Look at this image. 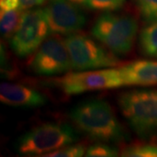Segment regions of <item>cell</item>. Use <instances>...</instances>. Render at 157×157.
<instances>
[{
  "mask_svg": "<svg viewBox=\"0 0 157 157\" xmlns=\"http://www.w3.org/2000/svg\"><path fill=\"white\" fill-rule=\"evenodd\" d=\"M85 155L87 157H113L118 155V150L106 142H98L90 146Z\"/></svg>",
  "mask_w": 157,
  "mask_h": 157,
  "instance_id": "obj_17",
  "label": "cell"
},
{
  "mask_svg": "<svg viewBox=\"0 0 157 157\" xmlns=\"http://www.w3.org/2000/svg\"><path fill=\"white\" fill-rule=\"evenodd\" d=\"M137 31L138 23L134 17L105 13L96 20L92 35L113 53L124 55L132 50Z\"/></svg>",
  "mask_w": 157,
  "mask_h": 157,
  "instance_id": "obj_4",
  "label": "cell"
},
{
  "mask_svg": "<svg viewBox=\"0 0 157 157\" xmlns=\"http://www.w3.org/2000/svg\"><path fill=\"white\" fill-rule=\"evenodd\" d=\"M69 1L73 2V4H75L77 6H86L87 0H69Z\"/></svg>",
  "mask_w": 157,
  "mask_h": 157,
  "instance_id": "obj_21",
  "label": "cell"
},
{
  "mask_svg": "<svg viewBox=\"0 0 157 157\" xmlns=\"http://www.w3.org/2000/svg\"><path fill=\"white\" fill-rule=\"evenodd\" d=\"M67 94L111 89L123 86L118 69L86 70L66 74L54 82Z\"/></svg>",
  "mask_w": 157,
  "mask_h": 157,
  "instance_id": "obj_7",
  "label": "cell"
},
{
  "mask_svg": "<svg viewBox=\"0 0 157 157\" xmlns=\"http://www.w3.org/2000/svg\"><path fill=\"white\" fill-rule=\"evenodd\" d=\"M64 42L67 48L72 67L77 71L113 67L120 60L112 52H107L94 40L80 34H70Z\"/></svg>",
  "mask_w": 157,
  "mask_h": 157,
  "instance_id": "obj_6",
  "label": "cell"
},
{
  "mask_svg": "<svg viewBox=\"0 0 157 157\" xmlns=\"http://www.w3.org/2000/svg\"><path fill=\"white\" fill-rule=\"evenodd\" d=\"M48 0H19L20 10H28L36 6L44 5Z\"/></svg>",
  "mask_w": 157,
  "mask_h": 157,
  "instance_id": "obj_20",
  "label": "cell"
},
{
  "mask_svg": "<svg viewBox=\"0 0 157 157\" xmlns=\"http://www.w3.org/2000/svg\"><path fill=\"white\" fill-rule=\"evenodd\" d=\"M119 107L137 135L147 136L157 131V90H132L121 94Z\"/></svg>",
  "mask_w": 157,
  "mask_h": 157,
  "instance_id": "obj_2",
  "label": "cell"
},
{
  "mask_svg": "<svg viewBox=\"0 0 157 157\" xmlns=\"http://www.w3.org/2000/svg\"><path fill=\"white\" fill-rule=\"evenodd\" d=\"M78 135L67 124L45 123L22 135L17 141L18 153L24 155H44L74 143Z\"/></svg>",
  "mask_w": 157,
  "mask_h": 157,
  "instance_id": "obj_3",
  "label": "cell"
},
{
  "mask_svg": "<svg viewBox=\"0 0 157 157\" xmlns=\"http://www.w3.org/2000/svg\"><path fill=\"white\" fill-rule=\"evenodd\" d=\"M121 155L127 157H157V142L130 145L121 152Z\"/></svg>",
  "mask_w": 157,
  "mask_h": 157,
  "instance_id": "obj_14",
  "label": "cell"
},
{
  "mask_svg": "<svg viewBox=\"0 0 157 157\" xmlns=\"http://www.w3.org/2000/svg\"><path fill=\"white\" fill-rule=\"evenodd\" d=\"M19 0H0V9L1 11H10V10H20Z\"/></svg>",
  "mask_w": 157,
  "mask_h": 157,
  "instance_id": "obj_19",
  "label": "cell"
},
{
  "mask_svg": "<svg viewBox=\"0 0 157 157\" xmlns=\"http://www.w3.org/2000/svg\"><path fill=\"white\" fill-rule=\"evenodd\" d=\"M85 154V147L80 144H70L45 154L43 156L46 157H79Z\"/></svg>",
  "mask_w": 157,
  "mask_h": 157,
  "instance_id": "obj_18",
  "label": "cell"
},
{
  "mask_svg": "<svg viewBox=\"0 0 157 157\" xmlns=\"http://www.w3.org/2000/svg\"><path fill=\"white\" fill-rule=\"evenodd\" d=\"M49 33L50 28L44 9L25 11L10 39L11 50L19 58H26L39 49Z\"/></svg>",
  "mask_w": 157,
  "mask_h": 157,
  "instance_id": "obj_5",
  "label": "cell"
},
{
  "mask_svg": "<svg viewBox=\"0 0 157 157\" xmlns=\"http://www.w3.org/2000/svg\"><path fill=\"white\" fill-rule=\"evenodd\" d=\"M51 33L70 35L83 28L86 18L69 0H49L45 9Z\"/></svg>",
  "mask_w": 157,
  "mask_h": 157,
  "instance_id": "obj_9",
  "label": "cell"
},
{
  "mask_svg": "<svg viewBox=\"0 0 157 157\" xmlns=\"http://www.w3.org/2000/svg\"><path fill=\"white\" fill-rule=\"evenodd\" d=\"M126 0H87L86 5L92 10L101 11H113L121 9Z\"/></svg>",
  "mask_w": 157,
  "mask_h": 157,
  "instance_id": "obj_15",
  "label": "cell"
},
{
  "mask_svg": "<svg viewBox=\"0 0 157 157\" xmlns=\"http://www.w3.org/2000/svg\"><path fill=\"white\" fill-rule=\"evenodd\" d=\"M31 67L35 73L45 76L65 73L73 68L64 40L57 38L45 40L34 55Z\"/></svg>",
  "mask_w": 157,
  "mask_h": 157,
  "instance_id": "obj_8",
  "label": "cell"
},
{
  "mask_svg": "<svg viewBox=\"0 0 157 157\" xmlns=\"http://www.w3.org/2000/svg\"><path fill=\"white\" fill-rule=\"evenodd\" d=\"M118 70L123 86H151L157 84V61L137 60Z\"/></svg>",
  "mask_w": 157,
  "mask_h": 157,
  "instance_id": "obj_11",
  "label": "cell"
},
{
  "mask_svg": "<svg viewBox=\"0 0 157 157\" xmlns=\"http://www.w3.org/2000/svg\"><path fill=\"white\" fill-rule=\"evenodd\" d=\"M70 117L85 135L98 142L119 143L128 139L112 107L105 101H85L73 108Z\"/></svg>",
  "mask_w": 157,
  "mask_h": 157,
  "instance_id": "obj_1",
  "label": "cell"
},
{
  "mask_svg": "<svg viewBox=\"0 0 157 157\" xmlns=\"http://www.w3.org/2000/svg\"><path fill=\"white\" fill-rule=\"evenodd\" d=\"M141 52L148 57L157 58V21L141 30L139 37Z\"/></svg>",
  "mask_w": 157,
  "mask_h": 157,
  "instance_id": "obj_12",
  "label": "cell"
},
{
  "mask_svg": "<svg viewBox=\"0 0 157 157\" xmlns=\"http://www.w3.org/2000/svg\"><path fill=\"white\" fill-rule=\"evenodd\" d=\"M19 9L10 10V11H1L0 14V30L1 34L6 39H11L14 32L16 31L20 21Z\"/></svg>",
  "mask_w": 157,
  "mask_h": 157,
  "instance_id": "obj_13",
  "label": "cell"
},
{
  "mask_svg": "<svg viewBox=\"0 0 157 157\" xmlns=\"http://www.w3.org/2000/svg\"><path fill=\"white\" fill-rule=\"evenodd\" d=\"M0 101L17 107H38L46 103V97L37 90L26 86L12 83L0 85Z\"/></svg>",
  "mask_w": 157,
  "mask_h": 157,
  "instance_id": "obj_10",
  "label": "cell"
},
{
  "mask_svg": "<svg viewBox=\"0 0 157 157\" xmlns=\"http://www.w3.org/2000/svg\"><path fill=\"white\" fill-rule=\"evenodd\" d=\"M141 17L147 22L157 21V0H137Z\"/></svg>",
  "mask_w": 157,
  "mask_h": 157,
  "instance_id": "obj_16",
  "label": "cell"
}]
</instances>
